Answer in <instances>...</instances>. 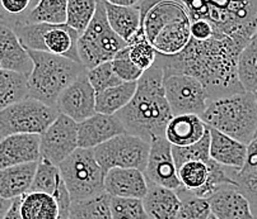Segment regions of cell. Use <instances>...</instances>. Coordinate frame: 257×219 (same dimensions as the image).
<instances>
[{"instance_id": "7dc6e473", "label": "cell", "mask_w": 257, "mask_h": 219, "mask_svg": "<svg viewBox=\"0 0 257 219\" xmlns=\"http://www.w3.org/2000/svg\"><path fill=\"white\" fill-rule=\"evenodd\" d=\"M11 206H12L11 199H6V198H3L2 195H0V219H4V216H6L7 212L9 210Z\"/></svg>"}, {"instance_id": "ba28073f", "label": "cell", "mask_w": 257, "mask_h": 219, "mask_svg": "<svg viewBox=\"0 0 257 219\" xmlns=\"http://www.w3.org/2000/svg\"><path fill=\"white\" fill-rule=\"evenodd\" d=\"M13 30L26 48L50 52L80 62L78 56L80 34L65 23H14Z\"/></svg>"}, {"instance_id": "b9f144b4", "label": "cell", "mask_w": 257, "mask_h": 219, "mask_svg": "<svg viewBox=\"0 0 257 219\" xmlns=\"http://www.w3.org/2000/svg\"><path fill=\"white\" fill-rule=\"evenodd\" d=\"M190 33H191V38L197 40V41H206L214 36L213 27L206 20L190 22Z\"/></svg>"}, {"instance_id": "d4e9b609", "label": "cell", "mask_w": 257, "mask_h": 219, "mask_svg": "<svg viewBox=\"0 0 257 219\" xmlns=\"http://www.w3.org/2000/svg\"><path fill=\"white\" fill-rule=\"evenodd\" d=\"M190 40V18H186L166 26L152 44L158 54L172 56L180 54L189 44Z\"/></svg>"}, {"instance_id": "277c9868", "label": "cell", "mask_w": 257, "mask_h": 219, "mask_svg": "<svg viewBox=\"0 0 257 219\" xmlns=\"http://www.w3.org/2000/svg\"><path fill=\"white\" fill-rule=\"evenodd\" d=\"M27 50L33 68L28 75V98L55 106L61 92L75 78L87 72L80 62L50 52Z\"/></svg>"}, {"instance_id": "44dd1931", "label": "cell", "mask_w": 257, "mask_h": 219, "mask_svg": "<svg viewBox=\"0 0 257 219\" xmlns=\"http://www.w3.org/2000/svg\"><path fill=\"white\" fill-rule=\"evenodd\" d=\"M206 130L208 126L196 114L173 116L164 130V138L172 146H191L204 137Z\"/></svg>"}, {"instance_id": "4dcf8cb0", "label": "cell", "mask_w": 257, "mask_h": 219, "mask_svg": "<svg viewBox=\"0 0 257 219\" xmlns=\"http://www.w3.org/2000/svg\"><path fill=\"white\" fill-rule=\"evenodd\" d=\"M70 219H113L111 213V196L107 192L87 200L73 202L69 209Z\"/></svg>"}, {"instance_id": "7a4b0ae2", "label": "cell", "mask_w": 257, "mask_h": 219, "mask_svg": "<svg viewBox=\"0 0 257 219\" xmlns=\"http://www.w3.org/2000/svg\"><path fill=\"white\" fill-rule=\"evenodd\" d=\"M125 132L151 144L164 137V130L172 118L163 86V70L154 64L143 72L137 82V92L125 108L115 114Z\"/></svg>"}, {"instance_id": "8d00e7d4", "label": "cell", "mask_w": 257, "mask_h": 219, "mask_svg": "<svg viewBox=\"0 0 257 219\" xmlns=\"http://www.w3.org/2000/svg\"><path fill=\"white\" fill-rule=\"evenodd\" d=\"M172 154L177 168L189 161H203V162L210 161V128L208 127L204 137L191 146H172Z\"/></svg>"}, {"instance_id": "f546056e", "label": "cell", "mask_w": 257, "mask_h": 219, "mask_svg": "<svg viewBox=\"0 0 257 219\" xmlns=\"http://www.w3.org/2000/svg\"><path fill=\"white\" fill-rule=\"evenodd\" d=\"M68 0H37V3L21 20L16 23H50L64 24L66 22Z\"/></svg>"}, {"instance_id": "4fadbf2b", "label": "cell", "mask_w": 257, "mask_h": 219, "mask_svg": "<svg viewBox=\"0 0 257 219\" xmlns=\"http://www.w3.org/2000/svg\"><path fill=\"white\" fill-rule=\"evenodd\" d=\"M144 175L149 184L161 185L175 192L182 188L173 160L172 144L164 137L156 138L151 142Z\"/></svg>"}, {"instance_id": "ab89813d", "label": "cell", "mask_w": 257, "mask_h": 219, "mask_svg": "<svg viewBox=\"0 0 257 219\" xmlns=\"http://www.w3.org/2000/svg\"><path fill=\"white\" fill-rule=\"evenodd\" d=\"M112 68L122 82H135L142 78L144 71L138 68L128 57L127 46L121 50L111 61Z\"/></svg>"}, {"instance_id": "5b68a950", "label": "cell", "mask_w": 257, "mask_h": 219, "mask_svg": "<svg viewBox=\"0 0 257 219\" xmlns=\"http://www.w3.org/2000/svg\"><path fill=\"white\" fill-rule=\"evenodd\" d=\"M200 118L209 128L246 146L257 134V103L253 92H244L210 100Z\"/></svg>"}, {"instance_id": "74e56055", "label": "cell", "mask_w": 257, "mask_h": 219, "mask_svg": "<svg viewBox=\"0 0 257 219\" xmlns=\"http://www.w3.org/2000/svg\"><path fill=\"white\" fill-rule=\"evenodd\" d=\"M111 213L113 219H149L142 199L111 196Z\"/></svg>"}, {"instance_id": "603a6c76", "label": "cell", "mask_w": 257, "mask_h": 219, "mask_svg": "<svg viewBox=\"0 0 257 219\" xmlns=\"http://www.w3.org/2000/svg\"><path fill=\"white\" fill-rule=\"evenodd\" d=\"M37 164L39 162L22 164L0 168V195L13 200L27 194L32 186Z\"/></svg>"}, {"instance_id": "4316f807", "label": "cell", "mask_w": 257, "mask_h": 219, "mask_svg": "<svg viewBox=\"0 0 257 219\" xmlns=\"http://www.w3.org/2000/svg\"><path fill=\"white\" fill-rule=\"evenodd\" d=\"M23 219H66L61 216L58 200L52 195L40 192H28L21 200Z\"/></svg>"}, {"instance_id": "2e32d148", "label": "cell", "mask_w": 257, "mask_h": 219, "mask_svg": "<svg viewBox=\"0 0 257 219\" xmlns=\"http://www.w3.org/2000/svg\"><path fill=\"white\" fill-rule=\"evenodd\" d=\"M40 142V134H12L0 140V168L39 162Z\"/></svg>"}, {"instance_id": "f35d334b", "label": "cell", "mask_w": 257, "mask_h": 219, "mask_svg": "<svg viewBox=\"0 0 257 219\" xmlns=\"http://www.w3.org/2000/svg\"><path fill=\"white\" fill-rule=\"evenodd\" d=\"M87 78L94 92H96V95L104 92L108 88L116 86V85H120L122 82L113 71L111 61L87 70Z\"/></svg>"}, {"instance_id": "ffe728a7", "label": "cell", "mask_w": 257, "mask_h": 219, "mask_svg": "<svg viewBox=\"0 0 257 219\" xmlns=\"http://www.w3.org/2000/svg\"><path fill=\"white\" fill-rule=\"evenodd\" d=\"M0 68L30 75L33 68L32 60L20 41L14 30L0 23Z\"/></svg>"}, {"instance_id": "60d3db41", "label": "cell", "mask_w": 257, "mask_h": 219, "mask_svg": "<svg viewBox=\"0 0 257 219\" xmlns=\"http://www.w3.org/2000/svg\"><path fill=\"white\" fill-rule=\"evenodd\" d=\"M233 178L237 182V188L248 199L253 214L257 218V170L251 172H237L232 170Z\"/></svg>"}, {"instance_id": "f6af8a7d", "label": "cell", "mask_w": 257, "mask_h": 219, "mask_svg": "<svg viewBox=\"0 0 257 219\" xmlns=\"http://www.w3.org/2000/svg\"><path fill=\"white\" fill-rule=\"evenodd\" d=\"M21 200H22V196L16 198L12 200L11 208L7 212L4 219H23L22 214H21Z\"/></svg>"}, {"instance_id": "8fae6325", "label": "cell", "mask_w": 257, "mask_h": 219, "mask_svg": "<svg viewBox=\"0 0 257 219\" xmlns=\"http://www.w3.org/2000/svg\"><path fill=\"white\" fill-rule=\"evenodd\" d=\"M163 86L172 116H201L209 104V96L203 84L189 75L176 74L163 76Z\"/></svg>"}, {"instance_id": "7c38bea8", "label": "cell", "mask_w": 257, "mask_h": 219, "mask_svg": "<svg viewBox=\"0 0 257 219\" xmlns=\"http://www.w3.org/2000/svg\"><path fill=\"white\" fill-rule=\"evenodd\" d=\"M78 148V123L68 116L59 114L41 134V157L59 165Z\"/></svg>"}, {"instance_id": "9a60e30c", "label": "cell", "mask_w": 257, "mask_h": 219, "mask_svg": "<svg viewBox=\"0 0 257 219\" xmlns=\"http://www.w3.org/2000/svg\"><path fill=\"white\" fill-rule=\"evenodd\" d=\"M122 133L125 128L117 116L96 113L78 123V147L93 150Z\"/></svg>"}, {"instance_id": "9c48e42d", "label": "cell", "mask_w": 257, "mask_h": 219, "mask_svg": "<svg viewBox=\"0 0 257 219\" xmlns=\"http://www.w3.org/2000/svg\"><path fill=\"white\" fill-rule=\"evenodd\" d=\"M55 106L26 98L0 110V140L12 134L41 136L59 116Z\"/></svg>"}, {"instance_id": "e0dca14e", "label": "cell", "mask_w": 257, "mask_h": 219, "mask_svg": "<svg viewBox=\"0 0 257 219\" xmlns=\"http://www.w3.org/2000/svg\"><path fill=\"white\" fill-rule=\"evenodd\" d=\"M218 219H257L248 199L234 185H223L208 199Z\"/></svg>"}, {"instance_id": "7402d4cb", "label": "cell", "mask_w": 257, "mask_h": 219, "mask_svg": "<svg viewBox=\"0 0 257 219\" xmlns=\"http://www.w3.org/2000/svg\"><path fill=\"white\" fill-rule=\"evenodd\" d=\"M247 146L234 138L210 128V157L233 171H239L246 161Z\"/></svg>"}, {"instance_id": "836d02e7", "label": "cell", "mask_w": 257, "mask_h": 219, "mask_svg": "<svg viewBox=\"0 0 257 219\" xmlns=\"http://www.w3.org/2000/svg\"><path fill=\"white\" fill-rule=\"evenodd\" d=\"M211 158L208 162L203 161H189L177 168V175L183 189L191 192H197L206 184L210 172Z\"/></svg>"}, {"instance_id": "8992f818", "label": "cell", "mask_w": 257, "mask_h": 219, "mask_svg": "<svg viewBox=\"0 0 257 219\" xmlns=\"http://www.w3.org/2000/svg\"><path fill=\"white\" fill-rule=\"evenodd\" d=\"M71 203L98 196L104 192V175L90 148L78 147L68 158L59 164Z\"/></svg>"}, {"instance_id": "83f0119b", "label": "cell", "mask_w": 257, "mask_h": 219, "mask_svg": "<svg viewBox=\"0 0 257 219\" xmlns=\"http://www.w3.org/2000/svg\"><path fill=\"white\" fill-rule=\"evenodd\" d=\"M137 82H121L96 95V113L115 116L125 108L137 92Z\"/></svg>"}, {"instance_id": "bcb514c9", "label": "cell", "mask_w": 257, "mask_h": 219, "mask_svg": "<svg viewBox=\"0 0 257 219\" xmlns=\"http://www.w3.org/2000/svg\"><path fill=\"white\" fill-rule=\"evenodd\" d=\"M107 3L120 6H137L142 3L143 0H104Z\"/></svg>"}, {"instance_id": "ac0fdd59", "label": "cell", "mask_w": 257, "mask_h": 219, "mask_svg": "<svg viewBox=\"0 0 257 219\" xmlns=\"http://www.w3.org/2000/svg\"><path fill=\"white\" fill-rule=\"evenodd\" d=\"M104 192L113 198L143 199L148 192V180L138 168H111L104 175Z\"/></svg>"}, {"instance_id": "681fc988", "label": "cell", "mask_w": 257, "mask_h": 219, "mask_svg": "<svg viewBox=\"0 0 257 219\" xmlns=\"http://www.w3.org/2000/svg\"><path fill=\"white\" fill-rule=\"evenodd\" d=\"M253 96H254V100H256V103H257V92H253Z\"/></svg>"}, {"instance_id": "484cf974", "label": "cell", "mask_w": 257, "mask_h": 219, "mask_svg": "<svg viewBox=\"0 0 257 219\" xmlns=\"http://www.w3.org/2000/svg\"><path fill=\"white\" fill-rule=\"evenodd\" d=\"M107 20L113 32L127 44L138 32L142 24V13L139 6H120L109 4L103 0Z\"/></svg>"}, {"instance_id": "d590c367", "label": "cell", "mask_w": 257, "mask_h": 219, "mask_svg": "<svg viewBox=\"0 0 257 219\" xmlns=\"http://www.w3.org/2000/svg\"><path fill=\"white\" fill-rule=\"evenodd\" d=\"M180 196V209L176 219H208L211 214L210 204L208 199L200 198L194 192L181 188L177 190Z\"/></svg>"}, {"instance_id": "c3c4849f", "label": "cell", "mask_w": 257, "mask_h": 219, "mask_svg": "<svg viewBox=\"0 0 257 219\" xmlns=\"http://www.w3.org/2000/svg\"><path fill=\"white\" fill-rule=\"evenodd\" d=\"M208 219H218V218H216V216H214V214H210V216H209V218H208Z\"/></svg>"}, {"instance_id": "f1b7e54d", "label": "cell", "mask_w": 257, "mask_h": 219, "mask_svg": "<svg viewBox=\"0 0 257 219\" xmlns=\"http://www.w3.org/2000/svg\"><path fill=\"white\" fill-rule=\"evenodd\" d=\"M28 98V76L0 68V110Z\"/></svg>"}, {"instance_id": "d6a6232c", "label": "cell", "mask_w": 257, "mask_h": 219, "mask_svg": "<svg viewBox=\"0 0 257 219\" xmlns=\"http://www.w3.org/2000/svg\"><path fill=\"white\" fill-rule=\"evenodd\" d=\"M127 52L130 60L143 71L148 70L156 64L157 51L145 34L143 23L138 32L127 42Z\"/></svg>"}, {"instance_id": "5bb4252c", "label": "cell", "mask_w": 257, "mask_h": 219, "mask_svg": "<svg viewBox=\"0 0 257 219\" xmlns=\"http://www.w3.org/2000/svg\"><path fill=\"white\" fill-rule=\"evenodd\" d=\"M56 109L77 123L96 114V92L88 80L87 72L75 78L61 92L56 102Z\"/></svg>"}, {"instance_id": "cb8c5ba5", "label": "cell", "mask_w": 257, "mask_h": 219, "mask_svg": "<svg viewBox=\"0 0 257 219\" xmlns=\"http://www.w3.org/2000/svg\"><path fill=\"white\" fill-rule=\"evenodd\" d=\"M142 200L149 219H176L181 204L177 192L149 182Z\"/></svg>"}, {"instance_id": "1f68e13d", "label": "cell", "mask_w": 257, "mask_h": 219, "mask_svg": "<svg viewBox=\"0 0 257 219\" xmlns=\"http://www.w3.org/2000/svg\"><path fill=\"white\" fill-rule=\"evenodd\" d=\"M238 78L248 92H257V30L238 57Z\"/></svg>"}, {"instance_id": "ee69618b", "label": "cell", "mask_w": 257, "mask_h": 219, "mask_svg": "<svg viewBox=\"0 0 257 219\" xmlns=\"http://www.w3.org/2000/svg\"><path fill=\"white\" fill-rule=\"evenodd\" d=\"M254 170H257V134L247 144L246 161H244L243 168L237 172H251Z\"/></svg>"}, {"instance_id": "3957f363", "label": "cell", "mask_w": 257, "mask_h": 219, "mask_svg": "<svg viewBox=\"0 0 257 219\" xmlns=\"http://www.w3.org/2000/svg\"><path fill=\"white\" fill-rule=\"evenodd\" d=\"M190 22L206 20L213 37L229 36L248 44L257 30V0H178Z\"/></svg>"}, {"instance_id": "6da1fadb", "label": "cell", "mask_w": 257, "mask_h": 219, "mask_svg": "<svg viewBox=\"0 0 257 219\" xmlns=\"http://www.w3.org/2000/svg\"><path fill=\"white\" fill-rule=\"evenodd\" d=\"M246 44L229 36L211 37L206 41L191 38L177 54H157L156 65L163 70V76L189 75L197 78L208 92L209 102L246 90L238 78V57Z\"/></svg>"}, {"instance_id": "7bdbcfd3", "label": "cell", "mask_w": 257, "mask_h": 219, "mask_svg": "<svg viewBox=\"0 0 257 219\" xmlns=\"http://www.w3.org/2000/svg\"><path fill=\"white\" fill-rule=\"evenodd\" d=\"M33 0H0V6L9 16H22L28 10Z\"/></svg>"}, {"instance_id": "f907efd6", "label": "cell", "mask_w": 257, "mask_h": 219, "mask_svg": "<svg viewBox=\"0 0 257 219\" xmlns=\"http://www.w3.org/2000/svg\"><path fill=\"white\" fill-rule=\"evenodd\" d=\"M68 219H70V218H68Z\"/></svg>"}, {"instance_id": "30bf717a", "label": "cell", "mask_w": 257, "mask_h": 219, "mask_svg": "<svg viewBox=\"0 0 257 219\" xmlns=\"http://www.w3.org/2000/svg\"><path fill=\"white\" fill-rule=\"evenodd\" d=\"M151 144L137 136L122 133L93 148L94 157L103 172L115 168H138L144 172Z\"/></svg>"}, {"instance_id": "d6986e66", "label": "cell", "mask_w": 257, "mask_h": 219, "mask_svg": "<svg viewBox=\"0 0 257 219\" xmlns=\"http://www.w3.org/2000/svg\"><path fill=\"white\" fill-rule=\"evenodd\" d=\"M30 192H46L52 195L58 200L61 216L66 219L69 218L71 200L58 165H54L41 157L37 164V170Z\"/></svg>"}, {"instance_id": "e575fe53", "label": "cell", "mask_w": 257, "mask_h": 219, "mask_svg": "<svg viewBox=\"0 0 257 219\" xmlns=\"http://www.w3.org/2000/svg\"><path fill=\"white\" fill-rule=\"evenodd\" d=\"M96 9L97 0H68L65 24L82 34L92 22Z\"/></svg>"}, {"instance_id": "52a82bcc", "label": "cell", "mask_w": 257, "mask_h": 219, "mask_svg": "<svg viewBox=\"0 0 257 219\" xmlns=\"http://www.w3.org/2000/svg\"><path fill=\"white\" fill-rule=\"evenodd\" d=\"M127 46L118 37L107 20L103 0H97V9L92 22L78 40V56L87 70L112 61L113 57Z\"/></svg>"}]
</instances>
